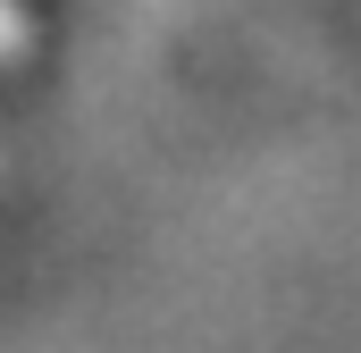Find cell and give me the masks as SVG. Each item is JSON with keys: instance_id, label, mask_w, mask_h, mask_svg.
Here are the masks:
<instances>
[{"instance_id": "6da1fadb", "label": "cell", "mask_w": 361, "mask_h": 353, "mask_svg": "<svg viewBox=\"0 0 361 353\" xmlns=\"http://www.w3.org/2000/svg\"><path fill=\"white\" fill-rule=\"evenodd\" d=\"M25 42H34V34H25V8L0 0V59H25Z\"/></svg>"}]
</instances>
